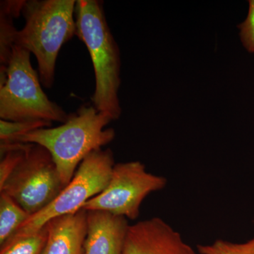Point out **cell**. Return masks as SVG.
Masks as SVG:
<instances>
[{
	"mask_svg": "<svg viewBox=\"0 0 254 254\" xmlns=\"http://www.w3.org/2000/svg\"><path fill=\"white\" fill-rule=\"evenodd\" d=\"M112 121L93 105H82L60 126L39 128L20 137L16 143L46 148L53 156L65 187L72 180L81 162L90 153L113 141L115 131L105 128Z\"/></svg>",
	"mask_w": 254,
	"mask_h": 254,
	"instance_id": "obj_1",
	"label": "cell"
},
{
	"mask_svg": "<svg viewBox=\"0 0 254 254\" xmlns=\"http://www.w3.org/2000/svg\"><path fill=\"white\" fill-rule=\"evenodd\" d=\"M76 36L86 45L95 78L92 105L113 120L122 115L118 93L121 84V58L105 16L103 1L76 0L74 13Z\"/></svg>",
	"mask_w": 254,
	"mask_h": 254,
	"instance_id": "obj_2",
	"label": "cell"
},
{
	"mask_svg": "<svg viewBox=\"0 0 254 254\" xmlns=\"http://www.w3.org/2000/svg\"><path fill=\"white\" fill-rule=\"evenodd\" d=\"M76 0H28L23 4L25 25L16 31L14 46L36 57L44 88L53 87L60 50L76 36Z\"/></svg>",
	"mask_w": 254,
	"mask_h": 254,
	"instance_id": "obj_3",
	"label": "cell"
},
{
	"mask_svg": "<svg viewBox=\"0 0 254 254\" xmlns=\"http://www.w3.org/2000/svg\"><path fill=\"white\" fill-rule=\"evenodd\" d=\"M31 54L14 46L7 64L0 66V118L10 122L66 123L68 114L43 91Z\"/></svg>",
	"mask_w": 254,
	"mask_h": 254,
	"instance_id": "obj_4",
	"label": "cell"
},
{
	"mask_svg": "<svg viewBox=\"0 0 254 254\" xmlns=\"http://www.w3.org/2000/svg\"><path fill=\"white\" fill-rule=\"evenodd\" d=\"M115 165L113 153L109 148L90 153L58 197L46 208L32 215L12 237L34 233L50 220L81 210L88 200L104 190Z\"/></svg>",
	"mask_w": 254,
	"mask_h": 254,
	"instance_id": "obj_5",
	"label": "cell"
},
{
	"mask_svg": "<svg viewBox=\"0 0 254 254\" xmlns=\"http://www.w3.org/2000/svg\"><path fill=\"white\" fill-rule=\"evenodd\" d=\"M53 156L44 147L33 144L2 186L4 193L35 215L51 203L64 189Z\"/></svg>",
	"mask_w": 254,
	"mask_h": 254,
	"instance_id": "obj_6",
	"label": "cell"
},
{
	"mask_svg": "<svg viewBox=\"0 0 254 254\" xmlns=\"http://www.w3.org/2000/svg\"><path fill=\"white\" fill-rule=\"evenodd\" d=\"M167 184L165 177L148 173L140 161L115 164L104 190L88 200L81 209L136 220L143 200L150 193L163 190Z\"/></svg>",
	"mask_w": 254,
	"mask_h": 254,
	"instance_id": "obj_7",
	"label": "cell"
},
{
	"mask_svg": "<svg viewBox=\"0 0 254 254\" xmlns=\"http://www.w3.org/2000/svg\"><path fill=\"white\" fill-rule=\"evenodd\" d=\"M122 254H197L175 229L160 218L130 225Z\"/></svg>",
	"mask_w": 254,
	"mask_h": 254,
	"instance_id": "obj_8",
	"label": "cell"
},
{
	"mask_svg": "<svg viewBox=\"0 0 254 254\" xmlns=\"http://www.w3.org/2000/svg\"><path fill=\"white\" fill-rule=\"evenodd\" d=\"M128 219L103 211H87L83 254H122L130 227Z\"/></svg>",
	"mask_w": 254,
	"mask_h": 254,
	"instance_id": "obj_9",
	"label": "cell"
},
{
	"mask_svg": "<svg viewBox=\"0 0 254 254\" xmlns=\"http://www.w3.org/2000/svg\"><path fill=\"white\" fill-rule=\"evenodd\" d=\"M48 239L43 254H83L87 231V211L64 215L46 224Z\"/></svg>",
	"mask_w": 254,
	"mask_h": 254,
	"instance_id": "obj_10",
	"label": "cell"
},
{
	"mask_svg": "<svg viewBox=\"0 0 254 254\" xmlns=\"http://www.w3.org/2000/svg\"><path fill=\"white\" fill-rule=\"evenodd\" d=\"M25 0L1 1L0 6V64H7L14 46V37L17 30L13 18L21 14Z\"/></svg>",
	"mask_w": 254,
	"mask_h": 254,
	"instance_id": "obj_11",
	"label": "cell"
},
{
	"mask_svg": "<svg viewBox=\"0 0 254 254\" xmlns=\"http://www.w3.org/2000/svg\"><path fill=\"white\" fill-rule=\"evenodd\" d=\"M31 216L9 195L0 193V245L9 240Z\"/></svg>",
	"mask_w": 254,
	"mask_h": 254,
	"instance_id": "obj_12",
	"label": "cell"
},
{
	"mask_svg": "<svg viewBox=\"0 0 254 254\" xmlns=\"http://www.w3.org/2000/svg\"><path fill=\"white\" fill-rule=\"evenodd\" d=\"M48 239V228L21 237H12L1 246L0 254H43Z\"/></svg>",
	"mask_w": 254,
	"mask_h": 254,
	"instance_id": "obj_13",
	"label": "cell"
},
{
	"mask_svg": "<svg viewBox=\"0 0 254 254\" xmlns=\"http://www.w3.org/2000/svg\"><path fill=\"white\" fill-rule=\"evenodd\" d=\"M50 122L44 120L26 122H10L0 120V144H9L16 143L18 138L39 129L51 127Z\"/></svg>",
	"mask_w": 254,
	"mask_h": 254,
	"instance_id": "obj_14",
	"label": "cell"
},
{
	"mask_svg": "<svg viewBox=\"0 0 254 254\" xmlns=\"http://www.w3.org/2000/svg\"><path fill=\"white\" fill-rule=\"evenodd\" d=\"M200 254H254V237L244 243L217 240L211 245H198Z\"/></svg>",
	"mask_w": 254,
	"mask_h": 254,
	"instance_id": "obj_15",
	"label": "cell"
},
{
	"mask_svg": "<svg viewBox=\"0 0 254 254\" xmlns=\"http://www.w3.org/2000/svg\"><path fill=\"white\" fill-rule=\"evenodd\" d=\"M240 37L244 48L250 53H254V0L249 1V11L247 18L241 24Z\"/></svg>",
	"mask_w": 254,
	"mask_h": 254,
	"instance_id": "obj_16",
	"label": "cell"
},
{
	"mask_svg": "<svg viewBox=\"0 0 254 254\" xmlns=\"http://www.w3.org/2000/svg\"></svg>",
	"mask_w": 254,
	"mask_h": 254,
	"instance_id": "obj_17",
	"label": "cell"
}]
</instances>
